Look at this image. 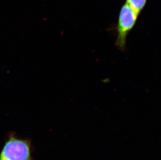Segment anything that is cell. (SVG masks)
<instances>
[{"label":"cell","mask_w":161,"mask_h":160,"mask_svg":"<svg viewBox=\"0 0 161 160\" xmlns=\"http://www.w3.org/2000/svg\"><path fill=\"white\" fill-rule=\"evenodd\" d=\"M138 16L126 2L120 8L116 27L115 45L121 51H125L128 35L136 24Z\"/></svg>","instance_id":"obj_1"},{"label":"cell","mask_w":161,"mask_h":160,"mask_svg":"<svg viewBox=\"0 0 161 160\" xmlns=\"http://www.w3.org/2000/svg\"><path fill=\"white\" fill-rule=\"evenodd\" d=\"M148 0H126V3L139 16L147 4Z\"/></svg>","instance_id":"obj_3"},{"label":"cell","mask_w":161,"mask_h":160,"mask_svg":"<svg viewBox=\"0 0 161 160\" xmlns=\"http://www.w3.org/2000/svg\"><path fill=\"white\" fill-rule=\"evenodd\" d=\"M0 160H32L31 142L11 135L0 152Z\"/></svg>","instance_id":"obj_2"}]
</instances>
